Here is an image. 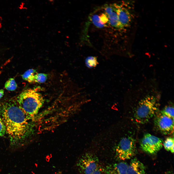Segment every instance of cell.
<instances>
[{"instance_id":"obj_6","label":"cell","mask_w":174,"mask_h":174,"mask_svg":"<svg viewBox=\"0 0 174 174\" xmlns=\"http://www.w3.org/2000/svg\"><path fill=\"white\" fill-rule=\"evenodd\" d=\"M174 120L161 113L156 116L154 124L161 132L164 134H169L174 131Z\"/></svg>"},{"instance_id":"obj_14","label":"cell","mask_w":174,"mask_h":174,"mask_svg":"<svg viewBox=\"0 0 174 174\" xmlns=\"http://www.w3.org/2000/svg\"><path fill=\"white\" fill-rule=\"evenodd\" d=\"M5 88L7 90L13 91L17 87V85L14 79L13 78L9 79L5 83Z\"/></svg>"},{"instance_id":"obj_4","label":"cell","mask_w":174,"mask_h":174,"mask_svg":"<svg viewBox=\"0 0 174 174\" xmlns=\"http://www.w3.org/2000/svg\"><path fill=\"white\" fill-rule=\"evenodd\" d=\"M163 140L160 138L149 133L145 134L140 142L141 150L151 154L157 153L162 148Z\"/></svg>"},{"instance_id":"obj_13","label":"cell","mask_w":174,"mask_h":174,"mask_svg":"<svg viewBox=\"0 0 174 174\" xmlns=\"http://www.w3.org/2000/svg\"><path fill=\"white\" fill-rule=\"evenodd\" d=\"M85 63L87 67L90 68L95 67L98 64L96 57L94 56L87 57L85 59Z\"/></svg>"},{"instance_id":"obj_19","label":"cell","mask_w":174,"mask_h":174,"mask_svg":"<svg viewBox=\"0 0 174 174\" xmlns=\"http://www.w3.org/2000/svg\"><path fill=\"white\" fill-rule=\"evenodd\" d=\"M99 17L101 22L102 24L107 25L106 24L109 23L108 17L105 14H102L99 16Z\"/></svg>"},{"instance_id":"obj_7","label":"cell","mask_w":174,"mask_h":174,"mask_svg":"<svg viewBox=\"0 0 174 174\" xmlns=\"http://www.w3.org/2000/svg\"><path fill=\"white\" fill-rule=\"evenodd\" d=\"M116 13L119 21L124 27L129 26L131 21L130 14L128 10L122 6L116 3L111 5Z\"/></svg>"},{"instance_id":"obj_21","label":"cell","mask_w":174,"mask_h":174,"mask_svg":"<svg viewBox=\"0 0 174 174\" xmlns=\"http://www.w3.org/2000/svg\"><path fill=\"white\" fill-rule=\"evenodd\" d=\"M4 94V91L2 89H0V99L3 96Z\"/></svg>"},{"instance_id":"obj_12","label":"cell","mask_w":174,"mask_h":174,"mask_svg":"<svg viewBox=\"0 0 174 174\" xmlns=\"http://www.w3.org/2000/svg\"><path fill=\"white\" fill-rule=\"evenodd\" d=\"M174 138L171 137L167 138L163 143L165 149L172 153L174 152Z\"/></svg>"},{"instance_id":"obj_22","label":"cell","mask_w":174,"mask_h":174,"mask_svg":"<svg viewBox=\"0 0 174 174\" xmlns=\"http://www.w3.org/2000/svg\"><path fill=\"white\" fill-rule=\"evenodd\" d=\"M164 174H174L172 171H169L166 172Z\"/></svg>"},{"instance_id":"obj_16","label":"cell","mask_w":174,"mask_h":174,"mask_svg":"<svg viewBox=\"0 0 174 174\" xmlns=\"http://www.w3.org/2000/svg\"><path fill=\"white\" fill-rule=\"evenodd\" d=\"M161 113L165 116L174 119V108L171 106L165 107Z\"/></svg>"},{"instance_id":"obj_15","label":"cell","mask_w":174,"mask_h":174,"mask_svg":"<svg viewBox=\"0 0 174 174\" xmlns=\"http://www.w3.org/2000/svg\"><path fill=\"white\" fill-rule=\"evenodd\" d=\"M90 19L93 24L98 28H102L107 26L106 25L102 24L101 23L99 16L97 14L93 15L91 16Z\"/></svg>"},{"instance_id":"obj_1","label":"cell","mask_w":174,"mask_h":174,"mask_svg":"<svg viewBox=\"0 0 174 174\" xmlns=\"http://www.w3.org/2000/svg\"><path fill=\"white\" fill-rule=\"evenodd\" d=\"M0 116L12 144L22 142L30 134L31 119L16 100H9L0 104Z\"/></svg>"},{"instance_id":"obj_17","label":"cell","mask_w":174,"mask_h":174,"mask_svg":"<svg viewBox=\"0 0 174 174\" xmlns=\"http://www.w3.org/2000/svg\"><path fill=\"white\" fill-rule=\"evenodd\" d=\"M47 75L44 73H37L35 75L34 82L43 83L45 82L47 79Z\"/></svg>"},{"instance_id":"obj_8","label":"cell","mask_w":174,"mask_h":174,"mask_svg":"<svg viewBox=\"0 0 174 174\" xmlns=\"http://www.w3.org/2000/svg\"><path fill=\"white\" fill-rule=\"evenodd\" d=\"M128 164L122 162L109 165L104 168L106 174H127Z\"/></svg>"},{"instance_id":"obj_10","label":"cell","mask_w":174,"mask_h":174,"mask_svg":"<svg viewBox=\"0 0 174 174\" xmlns=\"http://www.w3.org/2000/svg\"><path fill=\"white\" fill-rule=\"evenodd\" d=\"M109 20V23L112 27L118 29H122L124 27L120 22L116 13L113 11L107 15Z\"/></svg>"},{"instance_id":"obj_5","label":"cell","mask_w":174,"mask_h":174,"mask_svg":"<svg viewBox=\"0 0 174 174\" xmlns=\"http://www.w3.org/2000/svg\"><path fill=\"white\" fill-rule=\"evenodd\" d=\"M99 163L98 158L95 155L91 153H86L80 158L77 165L81 173L91 174L98 167Z\"/></svg>"},{"instance_id":"obj_18","label":"cell","mask_w":174,"mask_h":174,"mask_svg":"<svg viewBox=\"0 0 174 174\" xmlns=\"http://www.w3.org/2000/svg\"><path fill=\"white\" fill-rule=\"evenodd\" d=\"M6 132V128L5 124L0 116V136H3Z\"/></svg>"},{"instance_id":"obj_2","label":"cell","mask_w":174,"mask_h":174,"mask_svg":"<svg viewBox=\"0 0 174 174\" xmlns=\"http://www.w3.org/2000/svg\"><path fill=\"white\" fill-rule=\"evenodd\" d=\"M17 102L31 119L37 114L43 105L44 100L41 94L36 89H27L17 96Z\"/></svg>"},{"instance_id":"obj_3","label":"cell","mask_w":174,"mask_h":174,"mask_svg":"<svg viewBox=\"0 0 174 174\" xmlns=\"http://www.w3.org/2000/svg\"><path fill=\"white\" fill-rule=\"evenodd\" d=\"M137 152L135 141L130 137L122 138L116 148L117 158L120 160H125L132 158Z\"/></svg>"},{"instance_id":"obj_20","label":"cell","mask_w":174,"mask_h":174,"mask_svg":"<svg viewBox=\"0 0 174 174\" xmlns=\"http://www.w3.org/2000/svg\"><path fill=\"white\" fill-rule=\"evenodd\" d=\"M91 174H106L104 168L99 166Z\"/></svg>"},{"instance_id":"obj_9","label":"cell","mask_w":174,"mask_h":174,"mask_svg":"<svg viewBox=\"0 0 174 174\" xmlns=\"http://www.w3.org/2000/svg\"><path fill=\"white\" fill-rule=\"evenodd\" d=\"M127 173V174H146L145 166L137 158H134L128 165Z\"/></svg>"},{"instance_id":"obj_11","label":"cell","mask_w":174,"mask_h":174,"mask_svg":"<svg viewBox=\"0 0 174 174\" xmlns=\"http://www.w3.org/2000/svg\"><path fill=\"white\" fill-rule=\"evenodd\" d=\"M37 73L36 70L34 69H29L22 75V79L29 83L34 82V78L35 75Z\"/></svg>"}]
</instances>
